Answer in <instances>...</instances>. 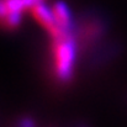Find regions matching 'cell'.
Instances as JSON below:
<instances>
[{
  "mask_svg": "<svg viewBox=\"0 0 127 127\" xmlns=\"http://www.w3.org/2000/svg\"><path fill=\"white\" fill-rule=\"evenodd\" d=\"M38 1H41V0H35V2H38Z\"/></svg>",
  "mask_w": 127,
  "mask_h": 127,
  "instance_id": "cell-1",
  "label": "cell"
}]
</instances>
